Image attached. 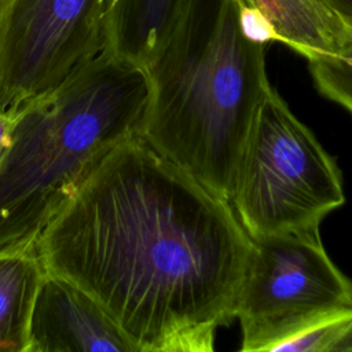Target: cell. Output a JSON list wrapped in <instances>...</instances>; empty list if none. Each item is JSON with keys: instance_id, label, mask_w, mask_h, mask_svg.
I'll use <instances>...</instances> for the list:
<instances>
[{"instance_id": "cell-1", "label": "cell", "mask_w": 352, "mask_h": 352, "mask_svg": "<svg viewBox=\"0 0 352 352\" xmlns=\"http://www.w3.org/2000/svg\"><path fill=\"white\" fill-rule=\"evenodd\" d=\"M36 248L133 352H212L234 319L252 238L228 201L136 135L92 168Z\"/></svg>"}, {"instance_id": "cell-2", "label": "cell", "mask_w": 352, "mask_h": 352, "mask_svg": "<svg viewBox=\"0 0 352 352\" xmlns=\"http://www.w3.org/2000/svg\"><path fill=\"white\" fill-rule=\"evenodd\" d=\"M264 50L243 33L239 0H182L146 70L142 139L230 204L250 125L271 87Z\"/></svg>"}, {"instance_id": "cell-3", "label": "cell", "mask_w": 352, "mask_h": 352, "mask_svg": "<svg viewBox=\"0 0 352 352\" xmlns=\"http://www.w3.org/2000/svg\"><path fill=\"white\" fill-rule=\"evenodd\" d=\"M147 72L104 51L16 110L0 160V250L36 243L92 168L140 135Z\"/></svg>"}, {"instance_id": "cell-4", "label": "cell", "mask_w": 352, "mask_h": 352, "mask_svg": "<svg viewBox=\"0 0 352 352\" xmlns=\"http://www.w3.org/2000/svg\"><path fill=\"white\" fill-rule=\"evenodd\" d=\"M344 202L334 158L270 87L234 175L231 205L241 224L250 238L318 231Z\"/></svg>"}, {"instance_id": "cell-5", "label": "cell", "mask_w": 352, "mask_h": 352, "mask_svg": "<svg viewBox=\"0 0 352 352\" xmlns=\"http://www.w3.org/2000/svg\"><path fill=\"white\" fill-rule=\"evenodd\" d=\"M352 309V280L331 261L319 230L252 238L234 319L241 349L274 351L318 322Z\"/></svg>"}, {"instance_id": "cell-6", "label": "cell", "mask_w": 352, "mask_h": 352, "mask_svg": "<svg viewBox=\"0 0 352 352\" xmlns=\"http://www.w3.org/2000/svg\"><path fill=\"white\" fill-rule=\"evenodd\" d=\"M106 0H0V109L59 87L103 48Z\"/></svg>"}, {"instance_id": "cell-7", "label": "cell", "mask_w": 352, "mask_h": 352, "mask_svg": "<svg viewBox=\"0 0 352 352\" xmlns=\"http://www.w3.org/2000/svg\"><path fill=\"white\" fill-rule=\"evenodd\" d=\"M29 352H133V349L89 294L45 271L30 316Z\"/></svg>"}, {"instance_id": "cell-8", "label": "cell", "mask_w": 352, "mask_h": 352, "mask_svg": "<svg viewBox=\"0 0 352 352\" xmlns=\"http://www.w3.org/2000/svg\"><path fill=\"white\" fill-rule=\"evenodd\" d=\"M182 0H106V54L147 70L160 54Z\"/></svg>"}, {"instance_id": "cell-9", "label": "cell", "mask_w": 352, "mask_h": 352, "mask_svg": "<svg viewBox=\"0 0 352 352\" xmlns=\"http://www.w3.org/2000/svg\"><path fill=\"white\" fill-rule=\"evenodd\" d=\"M271 23L276 40L308 60L338 55L352 34L320 0H242Z\"/></svg>"}, {"instance_id": "cell-10", "label": "cell", "mask_w": 352, "mask_h": 352, "mask_svg": "<svg viewBox=\"0 0 352 352\" xmlns=\"http://www.w3.org/2000/svg\"><path fill=\"white\" fill-rule=\"evenodd\" d=\"M44 275L36 243L0 250V352H29L30 316Z\"/></svg>"}, {"instance_id": "cell-11", "label": "cell", "mask_w": 352, "mask_h": 352, "mask_svg": "<svg viewBox=\"0 0 352 352\" xmlns=\"http://www.w3.org/2000/svg\"><path fill=\"white\" fill-rule=\"evenodd\" d=\"M276 352H352V309L318 322Z\"/></svg>"}, {"instance_id": "cell-12", "label": "cell", "mask_w": 352, "mask_h": 352, "mask_svg": "<svg viewBox=\"0 0 352 352\" xmlns=\"http://www.w3.org/2000/svg\"><path fill=\"white\" fill-rule=\"evenodd\" d=\"M318 91L352 114V40L338 55L308 60Z\"/></svg>"}, {"instance_id": "cell-13", "label": "cell", "mask_w": 352, "mask_h": 352, "mask_svg": "<svg viewBox=\"0 0 352 352\" xmlns=\"http://www.w3.org/2000/svg\"><path fill=\"white\" fill-rule=\"evenodd\" d=\"M239 22L248 38L261 44L278 41L267 18L257 8L245 4L242 0H239Z\"/></svg>"}, {"instance_id": "cell-14", "label": "cell", "mask_w": 352, "mask_h": 352, "mask_svg": "<svg viewBox=\"0 0 352 352\" xmlns=\"http://www.w3.org/2000/svg\"><path fill=\"white\" fill-rule=\"evenodd\" d=\"M352 34V0H320Z\"/></svg>"}, {"instance_id": "cell-15", "label": "cell", "mask_w": 352, "mask_h": 352, "mask_svg": "<svg viewBox=\"0 0 352 352\" xmlns=\"http://www.w3.org/2000/svg\"><path fill=\"white\" fill-rule=\"evenodd\" d=\"M16 110H3L0 109V160L7 150L10 143L11 131L14 126Z\"/></svg>"}]
</instances>
